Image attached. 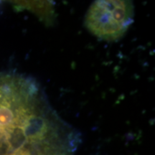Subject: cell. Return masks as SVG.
<instances>
[{
	"mask_svg": "<svg viewBox=\"0 0 155 155\" xmlns=\"http://www.w3.org/2000/svg\"><path fill=\"white\" fill-rule=\"evenodd\" d=\"M63 121L35 81L0 73V155L14 152Z\"/></svg>",
	"mask_w": 155,
	"mask_h": 155,
	"instance_id": "obj_1",
	"label": "cell"
},
{
	"mask_svg": "<svg viewBox=\"0 0 155 155\" xmlns=\"http://www.w3.org/2000/svg\"><path fill=\"white\" fill-rule=\"evenodd\" d=\"M134 7L131 1L105 0L91 4L84 25L91 33L104 41H117L134 22Z\"/></svg>",
	"mask_w": 155,
	"mask_h": 155,
	"instance_id": "obj_2",
	"label": "cell"
},
{
	"mask_svg": "<svg viewBox=\"0 0 155 155\" xmlns=\"http://www.w3.org/2000/svg\"><path fill=\"white\" fill-rule=\"evenodd\" d=\"M78 143L77 131L67 124L33 139L6 155H73Z\"/></svg>",
	"mask_w": 155,
	"mask_h": 155,
	"instance_id": "obj_3",
	"label": "cell"
}]
</instances>
